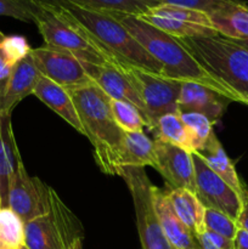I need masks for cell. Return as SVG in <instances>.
Here are the masks:
<instances>
[{
	"label": "cell",
	"mask_w": 248,
	"mask_h": 249,
	"mask_svg": "<svg viewBox=\"0 0 248 249\" xmlns=\"http://www.w3.org/2000/svg\"><path fill=\"white\" fill-rule=\"evenodd\" d=\"M113 15L131 36L146 49L163 70V75L179 82H194L204 85L236 102L235 96L216 80L196 60L180 39L164 33L160 29L142 21L140 17L123 12H109Z\"/></svg>",
	"instance_id": "1"
},
{
	"label": "cell",
	"mask_w": 248,
	"mask_h": 249,
	"mask_svg": "<svg viewBox=\"0 0 248 249\" xmlns=\"http://www.w3.org/2000/svg\"><path fill=\"white\" fill-rule=\"evenodd\" d=\"M50 5L89 36L90 40L104 50L117 66H135L163 75L162 66L158 61L112 14L71 4Z\"/></svg>",
	"instance_id": "2"
},
{
	"label": "cell",
	"mask_w": 248,
	"mask_h": 249,
	"mask_svg": "<svg viewBox=\"0 0 248 249\" xmlns=\"http://www.w3.org/2000/svg\"><path fill=\"white\" fill-rule=\"evenodd\" d=\"M74 102L80 123L94 150V160L102 173L117 175L121 169L124 131L117 124L111 99L95 83L67 89Z\"/></svg>",
	"instance_id": "3"
},
{
	"label": "cell",
	"mask_w": 248,
	"mask_h": 249,
	"mask_svg": "<svg viewBox=\"0 0 248 249\" xmlns=\"http://www.w3.org/2000/svg\"><path fill=\"white\" fill-rule=\"evenodd\" d=\"M180 41L235 96L236 102L248 106V49L220 34Z\"/></svg>",
	"instance_id": "4"
},
{
	"label": "cell",
	"mask_w": 248,
	"mask_h": 249,
	"mask_svg": "<svg viewBox=\"0 0 248 249\" xmlns=\"http://www.w3.org/2000/svg\"><path fill=\"white\" fill-rule=\"evenodd\" d=\"M84 237L82 224L55 191L49 213L24 224L28 249H70Z\"/></svg>",
	"instance_id": "5"
},
{
	"label": "cell",
	"mask_w": 248,
	"mask_h": 249,
	"mask_svg": "<svg viewBox=\"0 0 248 249\" xmlns=\"http://www.w3.org/2000/svg\"><path fill=\"white\" fill-rule=\"evenodd\" d=\"M34 24L43 36L45 45L74 53L80 60L89 63H107L105 53L91 43L77 26L62 16L53 5L38 1Z\"/></svg>",
	"instance_id": "6"
},
{
	"label": "cell",
	"mask_w": 248,
	"mask_h": 249,
	"mask_svg": "<svg viewBox=\"0 0 248 249\" xmlns=\"http://www.w3.org/2000/svg\"><path fill=\"white\" fill-rule=\"evenodd\" d=\"M118 177L125 181L130 192L136 216V228L142 249H175L168 241L153 204V184L145 168L124 167Z\"/></svg>",
	"instance_id": "7"
},
{
	"label": "cell",
	"mask_w": 248,
	"mask_h": 249,
	"mask_svg": "<svg viewBox=\"0 0 248 249\" xmlns=\"http://www.w3.org/2000/svg\"><path fill=\"white\" fill-rule=\"evenodd\" d=\"M138 91L146 111V126L152 129L163 114L177 112L181 83L130 65L116 66Z\"/></svg>",
	"instance_id": "8"
},
{
	"label": "cell",
	"mask_w": 248,
	"mask_h": 249,
	"mask_svg": "<svg viewBox=\"0 0 248 249\" xmlns=\"http://www.w3.org/2000/svg\"><path fill=\"white\" fill-rule=\"evenodd\" d=\"M53 192L39 178L31 177L19 160L10 181L7 207L26 224L50 212Z\"/></svg>",
	"instance_id": "9"
},
{
	"label": "cell",
	"mask_w": 248,
	"mask_h": 249,
	"mask_svg": "<svg viewBox=\"0 0 248 249\" xmlns=\"http://www.w3.org/2000/svg\"><path fill=\"white\" fill-rule=\"evenodd\" d=\"M195 164V195L206 208L215 209L230 216L237 223L242 209V198L220 177L215 174L203 158L197 152H192Z\"/></svg>",
	"instance_id": "10"
},
{
	"label": "cell",
	"mask_w": 248,
	"mask_h": 249,
	"mask_svg": "<svg viewBox=\"0 0 248 249\" xmlns=\"http://www.w3.org/2000/svg\"><path fill=\"white\" fill-rule=\"evenodd\" d=\"M32 55L41 75L66 89L94 83L85 70V61L70 51L43 45L32 49Z\"/></svg>",
	"instance_id": "11"
},
{
	"label": "cell",
	"mask_w": 248,
	"mask_h": 249,
	"mask_svg": "<svg viewBox=\"0 0 248 249\" xmlns=\"http://www.w3.org/2000/svg\"><path fill=\"white\" fill-rule=\"evenodd\" d=\"M153 141L156 155L155 169L164 178L168 186L184 189L195 194V164L191 152L163 141Z\"/></svg>",
	"instance_id": "12"
},
{
	"label": "cell",
	"mask_w": 248,
	"mask_h": 249,
	"mask_svg": "<svg viewBox=\"0 0 248 249\" xmlns=\"http://www.w3.org/2000/svg\"><path fill=\"white\" fill-rule=\"evenodd\" d=\"M230 102L232 101L204 85L194 82H182L177 97V112L203 114L212 124H215L223 117Z\"/></svg>",
	"instance_id": "13"
},
{
	"label": "cell",
	"mask_w": 248,
	"mask_h": 249,
	"mask_svg": "<svg viewBox=\"0 0 248 249\" xmlns=\"http://www.w3.org/2000/svg\"><path fill=\"white\" fill-rule=\"evenodd\" d=\"M41 78L32 51L15 65L6 84L0 96V112L11 114L15 107L29 95H33L34 89Z\"/></svg>",
	"instance_id": "14"
},
{
	"label": "cell",
	"mask_w": 248,
	"mask_h": 249,
	"mask_svg": "<svg viewBox=\"0 0 248 249\" xmlns=\"http://www.w3.org/2000/svg\"><path fill=\"white\" fill-rule=\"evenodd\" d=\"M85 70L92 79V82L105 91L107 96L112 100H119L134 105L146 122V111L138 91L134 89L128 78L116 67L107 63H89L85 62Z\"/></svg>",
	"instance_id": "15"
},
{
	"label": "cell",
	"mask_w": 248,
	"mask_h": 249,
	"mask_svg": "<svg viewBox=\"0 0 248 249\" xmlns=\"http://www.w3.org/2000/svg\"><path fill=\"white\" fill-rule=\"evenodd\" d=\"M153 204L160 226L173 247L175 249H201L196 236L180 220L173 209L167 190L153 187Z\"/></svg>",
	"instance_id": "16"
},
{
	"label": "cell",
	"mask_w": 248,
	"mask_h": 249,
	"mask_svg": "<svg viewBox=\"0 0 248 249\" xmlns=\"http://www.w3.org/2000/svg\"><path fill=\"white\" fill-rule=\"evenodd\" d=\"M33 95L38 97L41 102H44L49 108L53 109L55 113H57L78 133L84 135V129L80 123L74 102L66 88L61 87L57 83L41 75L35 89H34Z\"/></svg>",
	"instance_id": "17"
},
{
	"label": "cell",
	"mask_w": 248,
	"mask_h": 249,
	"mask_svg": "<svg viewBox=\"0 0 248 249\" xmlns=\"http://www.w3.org/2000/svg\"><path fill=\"white\" fill-rule=\"evenodd\" d=\"M21 160L11 126V114L0 112V196L2 208L7 207L9 186Z\"/></svg>",
	"instance_id": "18"
},
{
	"label": "cell",
	"mask_w": 248,
	"mask_h": 249,
	"mask_svg": "<svg viewBox=\"0 0 248 249\" xmlns=\"http://www.w3.org/2000/svg\"><path fill=\"white\" fill-rule=\"evenodd\" d=\"M212 24L220 36L232 40H248L247 1H231L209 14Z\"/></svg>",
	"instance_id": "19"
},
{
	"label": "cell",
	"mask_w": 248,
	"mask_h": 249,
	"mask_svg": "<svg viewBox=\"0 0 248 249\" xmlns=\"http://www.w3.org/2000/svg\"><path fill=\"white\" fill-rule=\"evenodd\" d=\"M197 153L203 158L206 164L208 165L218 177H220L229 186L232 187V189L240 195L241 198H242L245 192L247 191V189H246V186L242 184L240 178H238V174L237 172H236L233 162L229 158V156L226 155L223 145H221V142L219 141V139L216 138L215 134H212L208 142H207L206 146L203 147V150L199 151V152Z\"/></svg>",
	"instance_id": "20"
},
{
	"label": "cell",
	"mask_w": 248,
	"mask_h": 249,
	"mask_svg": "<svg viewBox=\"0 0 248 249\" xmlns=\"http://www.w3.org/2000/svg\"><path fill=\"white\" fill-rule=\"evenodd\" d=\"M167 194L177 215L194 232V235L197 237L204 232L206 207L199 202L196 195L187 190L173 189L170 186H168Z\"/></svg>",
	"instance_id": "21"
},
{
	"label": "cell",
	"mask_w": 248,
	"mask_h": 249,
	"mask_svg": "<svg viewBox=\"0 0 248 249\" xmlns=\"http://www.w3.org/2000/svg\"><path fill=\"white\" fill-rule=\"evenodd\" d=\"M155 141L145 135L143 131H133V133L124 131L121 153V168L152 167L155 169Z\"/></svg>",
	"instance_id": "22"
},
{
	"label": "cell",
	"mask_w": 248,
	"mask_h": 249,
	"mask_svg": "<svg viewBox=\"0 0 248 249\" xmlns=\"http://www.w3.org/2000/svg\"><path fill=\"white\" fill-rule=\"evenodd\" d=\"M49 4H71L105 12H123L141 16L159 2L157 0H38Z\"/></svg>",
	"instance_id": "23"
},
{
	"label": "cell",
	"mask_w": 248,
	"mask_h": 249,
	"mask_svg": "<svg viewBox=\"0 0 248 249\" xmlns=\"http://www.w3.org/2000/svg\"><path fill=\"white\" fill-rule=\"evenodd\" d=\"M140 17L142 21L147 22L151 26L160 29L164 33L175 38H202V36H218V32L214 28L199 26V24L189 23V22L180 21V19L172 18V17L160 16V15L152 14L147 11L142 14Z\"/></svg>",
	"instance_id": "24"
},
{
	"label": "cell",
	"mask_w": 248,
	"mask_h": 249,
	"mask_svg": "<svg viewBox=\"0 0 248 249\" xmlns=\"http://www.w3.org/2000/svg\"><path fill=\"white\" fill-rule=\"evenodd\" d=\"M22 36H6L0 31V88H4L15 65L32 51Z\"/></svg>",
	"instance_id": "25"
},
{
	"label": "cell",
	"mask_w": 248,
	"mask_h": 249,
	"mask_svg": "<svg viewBox=\"0 0 248 249\" xmlns=\"http://www.w3.org/2000/svg\"><path fill=\"white\" fill-rule=\"evenodd\" d=\"M151 131H153L155 134V140L177 146V147L184 148L192 153L189 131H187L179 112L163 114L157 119Z\"/></svg>",
	"instance_id": "26"
},
{
	"label": "cell",
	"mask_w": 248,
	"mask_h": 249,
	"mask_svg": "<svg viewBox=\"0 0 248 249\" xmlns=\"http://www.w3.org/2000/svg\"><path fill=\"white\" fill-rule=\"evenodd\" d=\"M24 246V223L14 211L0 209V247L19 249Z\"/></svg>",
	"instance_id": "27"
},
{
	"label": "cell",
	"mask_w": 248,
	"mask_h": 249,
	"mask_svg": "<svg viewBox=\"0 0 248 249\" xmlns=\"http://www.w3.org/2000/svg\"><path fill=\"white\" fill-rule=\"evenodd\" d=\"M180 116L189 131L192 152H199L203 150L211 135L214 133L213 124L206 116L195 112L180 113Z\"/></svg>",
	"instance_id": "28"
},
{
	"label": "cell",
	"mask_w": 248,
	"mask_h": 249,
	"mask_svg": "<svg viewBox=\"0 0 248 249\" xmlns=\"http://www.w3.org/2000/svg\"><path fill=\"white\" fill-rule=\"evenodd\" d=\"M111 109L119 128L126 133L143 131L146 122L141 112L134 105L111 99Z\"/></svg>",
	"instance_id": "29"
},
{
	"label": "cell",
	"mask_w": 248,
	"mask_h": 249,
	"mask_svg": "<svg viewBox=\"0 0 248 249\" xmlns=\"http://www.w3.org/2000/svg\"><path fill=\"white\" fill-rule=\"evenodd\" d=\"M148 11L156 15H160V16L172 17V18L180 19V21L189 22V23H195L199 24V26L214 28L211 18H209V15L207 12L199 11V10L190 9V7L184 6H177V5L158 4L155 7H151Z\"/></svg>",
	"instance_id": "30"
},
{
	"label": "cell",
	"mask_w": 248,
	"mask_h": 249,
	"mask_svg": "<svg viewBox=\"0 0 248 249\" xmlns=\"http://www.w3.org/2000/svg\"><path fill=\"white\" fill-rule=\"evenodd\" d=\"M204 229L218 235L235 241L238 231V225L233 219L221 212L212 208H206L204 213Z\"/></svg>",
	"instance_id": "31"
},
{
	"label": "cell",
	"mask_w": 248,
	"mask_h": 249,
	"mask_svg": "<svg viewBox=\"0 0 248 249\" xmlns=\"http://www.w3.org/2000/svg\"><path fill=\"white\" fill-rule=\"evenodd\" d=\"M38 4L35 0H0V16L34 23Z\"/></svg>",
	"instance_id": "32"
},
{
	"label": "cell",
	"mask_w": 248,
	"mask_h": 249,
	"mask_svg": "<svg viewBox=\"0 0 248 249\" xmlns=\"http://www.w3.org/2000/svg\"><path fill=\"white\" fill-rule=\"evenodd\" d=\"M157 1L159 4L177 5V6L199 10V11L207 12L209 15L231 1H247V0H157Z\"/></svg>",
	"instance_id": "33"
},
{
	"label": "cell",
	"mask_w": 248,
	"mask_h": 249,
	"mask_svg": "<svg viewBox=\"0 0 248 249\" xmlns=\"http://www.w3.org/2000/svg\"><path fill=\"white\" fill-rule=\"evenodd\" d=\"M197 241L201 249H235V241L212 231L204 230L197 236Z\"/></svg>",
	"instance_id": "34"
},
{
	"label": "cell",
	"mask_w": 248,
	"mask_h": 249,
	"mask_svg": "<svg viewBox=\"0 0 248 249\" xmlns=\"http://www.w3.org/2000/svg\"><path fill=\"white\" fill-rule=\"evenodd\" d=\"M238 229L247 231L248 232V190L245 192L242 197V209L237 220Z\"/></svg>",
	"instance_id": "35"
},
{
	"label": "cell",
	"mask_w": 248,
	"mask_h": 249,
	"mask_svg": "<svg viewBox=\"0 0 248 249\" xmlns=\"http://www.w3.org/2000/svg\"><path fill=\"white\" fill-rule=\"evenodd\" d=\"M235 249H248V232L238 229L235 237Z\"/></svg>",
	"instance_id": "36"
},
{
	"label": "cell",
	"mask_w": 248,
	"mask_h": 249,
	"mask_svg": "<svg viewBox=\"0 0 248 249\" xmlns=\"http://www.w3.org/2000/svg\"><path fill=\"white\" fill-rule=\"evenodd\" d=\"M70 249H84L83 248V238L82 240H78L77 242H75Z\"/></svg>",
	"instance_id": "37"
},
{
	"label": "cell",
	"mask_w": 248,
	"mask_h": 249,
	"mask_svg": "<svg viewBox=\"0 0 248 249\" xmlns=\"http://www.w3.org/2000/svg\"><path fill=\"white\" fill-rule=\"evenodd\" d=\"M236 43L240 44L241 46H243V48L248 49V40H235Z\"/></svg>",
	"instance_id": "38"
},
{
	"label": "cell",
	"mask_w": 248,
	"mask_h": 249,
	"mask_svg": "<svg viewBox=\"0 0 248 249\" xmlns=\"http://www.w3.org/2000/svg\"><path fill=\"white\" fill-rule=\"evenodd\" d=\"M2 208V202H1V196H0V209Z\"/></svg>",
	"instance_id": "39"
},
{
	"label": "cell",
	"mask_w": 248,
	"mask_h": 249,
	"mask_svg": "<svg viewBox=\"0 0 248 249\" xmlns=\"http://www.w3.org/2000/svg\"><path fill=\"white\" fill-rule=\"evenodd\" d=\"M19 249H28V248H27L26 246H23V247H21V248H19Z\"/></svg>",
	"instance_id": "40"
},
{
	"label": "cell",
	"mask_w": 248,
	"mask_h": 249,
	"mask_svg": "<svg viewBox=\"0 0 248 249\" xmlns=\"http://www.w3.org/2000/svg\"><path fill=\"white\" fill-rule=\"evenodd\" d=\"M0 249H4V248H2V247H0Z\"/></svg>",
	"instance_id": "41"
},
{
	"label": "cell",
	"mask_w": 248,
	"mask_h": 249,
	"mask_svg": "<svg viewBox=\"0 0 248 249\" xmlns=\"http://www.w3.org/2000/svg\"><path fill=\"white\" fill-rule=\"evenodd\" d=\"M0 96H1V94H0Z\"/></svg>",
	"instance_id": "42"
}]
</instances>
